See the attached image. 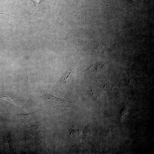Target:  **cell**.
<instances>
[{"label":"cell","instance_id":"obj_1","mask_svg":"<svg viewBox=\"0 0 154 154\" xmlns=\"http://www.w3.org/2000/svg\"><path fill=\"white\" fill-rule=\"evenodd\" d=\"M43 97L48 104L56 109H60L69 107L73 102L56 97L48 93L45 94L43 96Z\"/></svg>","mask_w":154,"mask_h":154},{"label":"cell","instance_id":"obj_2","mask_svg":"<svg viewBox=\"0 0 154 154\" xmlns=\"http://www.w3.org/2000/svg\"><path fill=\"white\" fill-rule=\"evenodd\" d=\"M0 98L12 103L16 105H22L23 101L17 96L13 94L7 93L0 96Z\"/></svg>","mask_w":154,"mask_h":154},{"label":"cell","instance_id":"obj_3","mask_svg":"<svg viewBox=\"0 0 154 154\" xmlns=\"http://www.w3.org/2000/svg\"><path fill=\"white\" fill-rule=\"evenodd\" d=\"M106 64L103 62H99L92 65L85 70L86 71L95 72L100 71L104 69Z\"/></svg>","mask_w":154,"mask_h":154},{"label":"cell","instance_id":"obj_4","mask_svg":"<svg viewBox=\"0 0 154 154\" xmlns=\"http://www.w3.org/2000/svg\"><path fill=\"white\" fill-rule=\"evenodd\" d=\"M35 112L26 114H20L17 115V118L22 121L26 122H29L30 120L29 118H31L34 115Z\"/></svg>","mask_w":154,"mask_h":154},{"label":"cell","instance_id":"obj_5","mask_svg":"<svg viewBox=\"0 0 154 154\" xmlns=\"http://www.w3.org/2000/svg\"><path fill=\"white\" fill-rule=\"evenodd\" d=\"M72 70L70 68H69L64 73L61 80L60 82L62 84H65L66 82L68 79L70 77Z\"/></svg>","mask_w":154,"mask_h":154},{"label":"cell","instance_id":"obj_6","mask_svg":"<svg viewBox=\"0 0 154 154\" xmlns=\"http://www.w3.org/2000/svg\"><path fill=\"white\" fill-rule=\"evenodd\" d=\"M34 3L35 8L40 3L42 0H30Z\"/></svg>","mask_w":154,"mask_h":154},{"label":"cell","instance_id":"obj_7","mask_svg":"<svg viewBox=\"0 0 154 154\" xmlns=\"http://www.w3.org/2000/svg\"><path fill=\"white\" fill-rule=\"evenodd\" d=\"M90 0V1H94L96 0Z\"/></svg>","mask_w":154,"mask_h":154}]
</instances>
